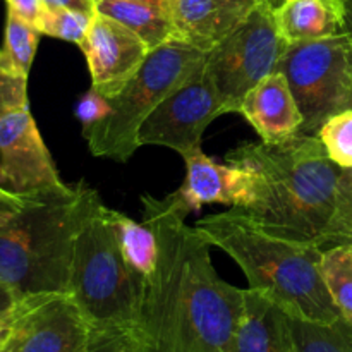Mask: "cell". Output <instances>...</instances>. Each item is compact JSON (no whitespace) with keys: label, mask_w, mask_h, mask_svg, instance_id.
I'll use <instances>...</instances> for the list:
<instances>
[{"label":"cell","mask_w":352,"mask_h":352,"mask_svg":"<svg viewBox=\"0 0 352 352\" xmlns=\"http://www.w3.org/2000/svg\"><path fill=\"white\" fill-rule=\"evenodd\" d=\"M146 278L127 265L110 208L100 201L79 229L69 294L96 330H136Z\"/></svg>","instance_id":"5b68a950"},{"label":"cell","mask_w":352,"mask_h":352,"mask_svg":"<svg viewBox=\"0 0 352 352\" xmlns=\"http://www.w3.org/2000/svg\"><path fill=\"white\" fill-rule=\"evenodd\" d=\"M10 325V352H89L95 342V329L69 292L24 298Z\"/></svg>","instance_id":"30bf717a"},{"label":"cell","mask_w":352,"mask_h":352,"mask_svg":"<svg viewBox=\"0 0 352 352\" xmlns=\"http://www.w3.org/2000/svg\"><path fill=\"white\" fill-rule=\"evenodd\" d=\"M205 67V52L184 41H170L150 52L140 71L109 100L112 112L82 134L95 157L126 164L140 148L138 134L165 98L188 85Z\"/></svg>","instance_id":"8992f818"},{"label":"cell","mask_w":352,"mask_h":352,"mask_svg":"<svg viewBox=\"0 0 352 352\" xmlns=\"http://www.w3.org/2000/svg\"><path fill=\"white\" fill-rule=\"evenodd\" d=\"M28 78L10 74L0 81V117L14 109L28 105Z\"/></svg>","instance_id":"83f0119b"},{"label":"cell","mask_w":352,"mask_h":352,"mask_svg":"<svg viewBox=\"0 0 352 352\" xmlns=\"http://www.w3.org/2000/svg\"><path fill=\"white\" fill-rule=\"evenodd\" d=\"M223 116L217 89L203 71L192 81L165 98L141 126L138 144L165 146L182 158L201 150L206 127Z\"/></svg>","instance_id":"8fae6325"},{"label":"cell","mask_w":352,"mask_h":352,"mask_svg":"<svg viewBox=\"0 0 352 352\" xmlns=\"http://www.w3.org/2000/svg\"><path fill=\"white\" fill-rule=\"evenodd\" d=\"M110 112H112V107H110L109 100L100 95L96 89L91 88L88 93H85V96L79 100L78 107H76V117L81 122V134L88 133L91 127L102 122Z\"/></svg>","instance_id":"4316f807"},{"label":"cell","mask_w":352,"mask_h":352,"mask_svg":"<svg viewBox=\"0 0 352 352\" xmlns=\"http://www.w3.org/2000/svg\"><path fill=\"white\" fill-rule=\"evenodd\" d=\"M330 243H352V168H340L337 212Z\"/></svg>","instance_id":"d4e9b609"},{"label":"cell","mask_w":352,"mask_h":352,"mask_svg":"<svg viewBox=\"0 0 352 352\" xmlns=\"http://www.w3.org/2000/svg\"><path fill=\"white\" fill-rule=\"evenodd\" d=\"M95 2H96V0H95Z\"/></svg>","instance_id":"f35d334b"},{"label":"cell","mask_w":352,"mask_h":352,"mask_svg":"<svg viewBox=\"0 0 352 352\" xmlns=\"http://www.w3.org/2000/svg\"><path fill=\"white\" fill-rule=\"evenodd\" d=\"M47 7H67V9L85 10V12H95V0H43Z\"/></svg>","instance_id":"1f68e13d"},{"label":"cell","mask_w":352,"mask_h":352,"mask_svg":"<svg viewBox=\"0 0 352 352\" xmlns=\"http://www.w3.org/2000/svg\"><path fill=\"white\" fill-rule=\"evenodd\" d=\"M146 2H158V3H164V0H146Z\"/></svg>","instance_id":"8d00e7d4"},{"label":"cell","mask_w":352,"mask_h":352,"mask_svg":"<svg viewBox=\"0 0 352 352\" xmlns=\"http://www.w3.org/2000/svg\"><path fill=\"white\" fill-rule=\"evenodd\" d=\"M274 9L260 0L232 33L205 54V72L215 86L223 113H239L244 96L277 71L287 43L278 34Z\"/></svg>","instance_id":"ba28073f"},{"label":"cell","mask_w":352,"mask_h":352,"mask_svg":"<svg viewBox=\"0 0 352 352\" xmlns=\"http://www.w3.org/2000/svg\"><path fill=\"white\" fill-rule=\"evenodd\" d=\"M184 182L172 196L188 213L198 212L206 205L241 208L250 201L251 181L243 168L227 162L219 164L203 150L184 157Z\"/></svg>","instance_id":"4fadbf2b"},{"label":"cell","mask_w":352,"mask_h":352,"mask_svg":"<svg viewBox=\"0 0 352 352\" xmlns=\"http://www.w3.org/2000/svg\"><path fill=\"white\" fill-rule=\"evenodd\" d=\"M96 10L133 30L150 50L181 41L164 3L146 0H96Z\"/></svg>","instance_id":"ac0fdd59"},{"label":"cell","mask_w":352,"mask_h":352,"mask_svg":"<svg viewBox=\"0 0 352 352\" xmlns=\"http://www.w3.org/2000/svg\"><path fill=\"white\" fill-rule=\"evenodd\" d=\"M320 272L337 309L352 325V243L333 244L323 251Z\"/></svg>","instance_id":"44dd1931"},{"label":"cell","mask_w":352,"mask_h":352,"mask_svg":"<svg viewBox=\"0 0 352 352\" xmlns=\"http://www.w3.org/2000/svg\"><path fill=\"white\" fill-rule=\"evenodd\" d=\"M93 14L95 12L67 7H47L36 28L41 34L76 43L79 47L88 33Z\"/></svg>","instance_id":"603a6c76"},{"label":"cell","mask_w":352,"mask_h":352,"mask_svg":"<svg viewBox=\"0 0 352 352\" xmlns=\"http://www.w3.org/2000/svg\"><path fill=\"white\" fill-rule=\"evenodd\" d=\"M110 219L127 265L148 280L158 263V243L153 229L146 222H136L116 210H110Z\"/></svg>","instance_id":"d6986e66"},{"label":"cell","mask_w":352,"mask_h":352,"mask_svg":"<svg viewBox=\"0 0 352 352\" xmlns=\"http://www.w3.org/2000/svg\"><path fill=\"white\" fill-rule=\"evenodd\" d=\"M239 113L265 143H280L301 133L302 113L287 78L278 71L244 96Z\"/></svg>","instance_id":"9a60e30c"},{"label":"cell","mask_w":352,"mask_h":352,"mask_svg":"<svg viewBox=\"0 0 352 352\" xmlns=\"http://www.w3.org/2000/svg\"><path fill=\"white\" fill-rule=\"evenodd\" d=\"M79 48L88 64L91 88L105 98L124 88L151 52L133 30L98 10Z\"/></svg>","instance_id":"7c38bea8"},{"label":"cell","mask_w":352,"mask_h":352,"mask_svg":"<svg viewBox=\"0 0 352 352\" xmlns=\"http://www.w3.org/2000/svg\"><path fill=\"white\" fill-rule=\"evenodd\" d=\"M89 352H143L136 330H96Z\"/></svg>","instance_id":"484cf974"},{"label":"cell","mask_w":352,"mask_h":352,"mask_svg":"<svg viewBox=\"0 0 352 352\" xmlns=\"http://www.w3.org/2000/svg\"><path fill=\"white\" fill-rule=\"evenodd\" d=\"M274 17L287 45L339 36L346 28L342 0H284Z\"/></svg>","instance_id":"e0dca14e"},{"label":"cell","mask_w":352,"mask_h":352,"mask_svg":"<svg viewBox=\"0 0 352 352\" xmlns=\"http://www.w3.org/2000/svg\"><path fill=\"white\" fill-rule=\"evenodd\" d=\"M10 74H16V72L10 69L9 62H7V58H6V54H3V48H0V81H2V79H6L7 76H10Z\"/></svg>","instance_id":"836d02e7"},{"label":"cell","mask_w":352,"mask_h":352,"mask_svg":"<svg viewBox=\"0 0 352 352\" xmlns=\"http://www.w3.org/2000/svg\"><path fill=\"white\" fill-rule=\"evenodd\" d=\"M24 205H26V203L21 201V199L12 198V196H7L0 191V226L6 223L9 219H12V217L16 215Z\"/></svg>","instance_id":"4dcf8cb0"},{"label":"cell","mask_w":352,"mask_h":352,"mask_svg":"<svg viewBox=\"0 0 352 352\" xmlns=\"http://www.w3.org/2000/svg\"><path fill=\"white\" fill-rule=\"evenodd\" d=\"M210 244L229 254L248 278L292 318L333 323L342 318L320 272L322 248L263 232L232 212L195 223Z\"/></svg>","instance_id":"3957f363"},{"label":"cell","mask_w":352,"mask_h":352,"mask_svg":"<svg viewBox=\"0 0 352 352\" xmlns=\"http://www.w3.org/2000/svg\"><path fill=\"white\" fill-rule=\"evenodd\" d=\"M7 7H9L10 12L19 16L21 19L28 21L33 26H36L38 21L43 16L45 9H47L43 0H7Z\"/></svg>","instance_id":"f1b7e54d"},{"label":"cell","mask_w":352,"mask_h":352,"mask_svg":"<svg viewBox=\"0 0 352 352\" xmlns=\"http://www.w3.org/2000/svg\"><path fill=\"white\" fill-rule=\"evenodd\" d=\"M299 110V134H316L336 113L352 109V38L349 34L287 45L277 64Z\"/></svg>","instance_id":"52a82bcc"},{"label":"cell","mask_w":352,"mask_h":352,"mask_svg":"<svg viewBox=\"0 0 352 352\" xmlns=\"http://www.w3.org/2000/svg\"><path fill=\"white\" fill-rule=\"evenodd\" d=\"M143 215L158 243L138 323L143 352H232L246 309V289L217 274L212 244L170 195H143Z\"/></svg>","instance_id":"6da1fadb"},{"label":"cell","mask_w":352,"mask_h":352,"mask_svg":"<svg viewBox=\"0 0 352 352\" xmlns=\"http://www.w3.org/2000/svg\"><path fill=\"white\" fill-rule=\"evenodd\" d=\"M226 162L248 172L251 181L250 201L229 212L282 239L320 248L332 241L340 167L316 134H296L280 143L246 141Z\"/></svg>","instance_id":"7a4b0ae2"},{"label":"cell","mask_w":352,"mask_h":352,"mask_svg":"<svg viewBox=\"0 0 352 352\" xmlns=\"http://www.w3.org/2000/svg\"><path fill=\"white\" fill-rule=\"evenodd\" d=\"M344 2V19H346V28L344 33L352 38V0H342Z\"/></svg>","instance_id":"d6a6232c"},{"label":"cell","mask_w":352,"mask_h":352,"mask_svg":"<svg viewBox=\"0 0 352 352\" xmlns=\"http://www.w3.org/2000/svg\"><path fill=\"white\" fill-rule=\"evenodd\" d=\"M10 322H12V318H10L9 322L0 323V351H2L3 347H6L7 340H9V337H10V329H12Z\"/></svg>","instance_id":"e575fe53"},{"label":"cell","mask_w":352,"mask_h":352,"mask_svg":"<svg viewBox=\"0 0 352 352\" xmlns=\"http://www.w3.org/2000/svg\"><path fill=\"white\" fill-rule=\"evenodd\" d=\"M21 301L23 299L17 296V292L6 282L0 280V323L9 322L12 318Z\"/></svg>","instance_id":"f546056e"},{"label":"cell","mask_w":352,"mask_h":352,"mask_svg":"<svg viewBox=\"0 0 352 352\" xmlns=\"http://www.w3.org/2000/svg\"><path fill=\"white\" fill-rule=\"evenodd\" d=\"M260 0H164L179 40L210 52L232 33Z\"/></svg>","instance_id":"5bb4252c"},{"label":"cell","mask_w":352,"mask_h":352,"mask_svg":"<svg viewBox=\"0 0 352 352\" xmlns=\"http://www.w3.org/2000/svg\"><path fill=\"white\" fill-rule=\"evenodd\" d=\"M40 36L41 33L36 26L7 10L3 54H6L10 69L16 74L23 76V78L30 76Z\"/></svg>","instance_id":"7402d4cb"},{"label":"cell","mask_w":352,"mask_h":352,"mask_svg":"<svg viewBox=\"0 0 352 352\" xmlns=\"http://www.w3.org/2000/svg\"><path fill=\"white\" fill-rule=\"evenodd\" d=\"M100 201L78 182L67 195L26 203L0 226V280L21 299L69 292L76 236Z\"/></svg>","instance_id":"277c9868"},{"label":"cell","mask_w":352,"mask_h":352,"mask_svg":"<svg viewBox=\"0 0 352 352\" xmlns=\"http://www.w3.org/2000/svg\"><path fill=\"white\" fill-rule=\"evenodd\" d=\"M296 352H352V325L344 318L315 323L289 316Z\"/></svg>","instance_id":"ffe728a7"},{"label":"cell","mask_w":352,"mask_h":352,"mask_svg":"<svg viewBox=\"0 0 352 352\" xmlns=\"http://www.w3.org/2000/svg\"><path fill=\"white\" fill-rule=\"evenodd\" d=\"M0 352H10V351H9V349H7V346H6V347H3V349H2V351H0Z\"/></svg>","instance_id":"74e56055"},{"label":"cell","mask_w":352,"mask_h":352,"mask_svg":"<svg viewBox=\"0 0 352 352\" xmlns=\"http://www.w3.org/2000/svg\"><path fill=\"white\" fill-rule=\"evenodd\" d=\"M265 2L272 3V6H274V7H278L282 2H284V0H265Z\"/></svg>","instance_id":"d590c367"},{"label":"cell","mask_w":352,"mask_h":352,"mask_svg":"<svg viewBox=\"0 0 352 352\" xmlns=\"http://www.w3.org/2000/svg\"><path fill=\"white\" fill-rule=\"evenodd\" d=\"M28 105L0 117V191L24 203L67 195Z\"/></svg>","instance_id":"9c48e42d"},{"label":"cell","mask_w":352,"mask_h":352,"mask_svg":"<svg viewBox=\"0 0 352 352\" xmlns=\"http://www.w3.org/2000/svg\"><path fill=\"white\" fill-rule=\"evenodd\" d=\"M232 352H296L287 313L263 292L246 289V309Z\"/></svg>","instance_id":"2e32d148"},{"label":"cell","mask_w":352,"mask_h":352,"mask_svg":"<svg viewBox=\"0 0 352 352\" xmlns=\"http://www.w3.org/2000/svg\"><path fill=\"white\" fill-rule=\"evenodd\" d=\"M316 136L330 160L340 168H352V109L336 113L322 124Z\"/></svg>","instance_id":"cb8c5ba5"}]
</instances>
